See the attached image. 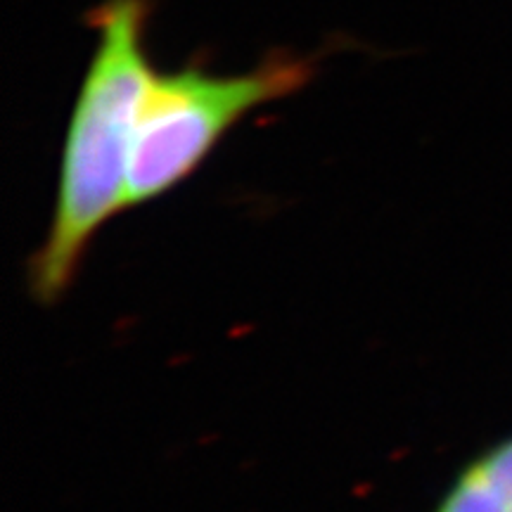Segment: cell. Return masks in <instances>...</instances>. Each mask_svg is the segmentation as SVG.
<instances>
[{
  "label": "cell",
  "mask_w": 512,
  "mask_h": 512,
  "mask_svg": "<svg viewBox=\"0 0 512 512\" xmlns=\"http://www.w3.org/2000/svg\"><path fill=\"white\" fill-rule=\"evenodd\" d=\"M147 0H105L93 10L95 50L64 128L46 238L27 264L36 304H60L102 226L126 211V183L147 83Z\"/></svg>",
  "instance_id": "cell-1"
},
{
  "label": "cell",
  "mask_w": 512,
  "mask_h": 512,
  "mask_svg": "<svg viewBox=\"0 0 512 512\" xmlns=\"http://www.w3.org/2000/svg\"><path fill=\"white\" fill-rule=\"evenodd\" d=\"M311 57L280 53L240 74L185 67L152 74L140 105L126 183V209L176 190L249 114L309 86Z\"/></svg>",
  "instance_id": "cell-2"
},
{
  "label": "cell",
  "mask_w": 512,
  "mask_h": 512,
  "mask_svg": "<svg viewBox=\"0 0 512 512\" xmlns=\"http://www.w3.org/2000/svg\"><path fill=\"white\" fill-rule=\"evenodd\" d=\"M432 512H512V434L467 460Z\"/></svg>",
  "instance_id": "cell-3"
}]
</instances>
